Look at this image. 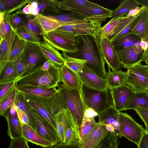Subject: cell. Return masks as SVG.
Instances as JSON below:
<instances>
[{"mask_svg": "<svg viewBox=\"0 0 148 148\" xmlns=\"http://www.w3.org/2000/svg\"><path fill=\"white\" fill-rule=\"evenodd\" d=\"M8 109L3 115L5 118L8 123V135L11 139L23 137L22 125L17 113L12 114Z\"/></svg>", "mask_w": 148, "mask_h": 148, "instance_id": "603a6c76", "label": "cell"}, {"mask_svg": "<svg viewBox=\"0 0 148 148\" xmlns=\"http://www.w3.org/2000/svg\"><path fill=\"white\" fill-rule=\"evenodd\" d=\"M8 148H29L27 141L23 137L11 139Z\"/></svg>", "mask_w": 148, "mask_h": 148, "instance_id": "f5cc1de1", "label": "cell"}, {"mask_svg": "<svg viewBox=\"0 0 148 148\" xmlns=\"http://www.w3.org/2000/svg\"><path fill=\"white\" fill-rule=\"evenodd\" d=\"M61 82L71 88L80 89L81 83L77 74L64 65L60 68Z\"/></svg>", "mask_w": 148, "mask_h": 148, "instance_id": "f1b7e54d", "label": "cell"}, {"mask_svg": "<svg viewBox=\"0 0 148 148\" xmlns=\"http://www.w3.org/2000/svg\"><path fill=\"white\" fill-rule=\"evenodd\" d=\"M69 12L89 21L101 22L105 21L108 18L112 17V10L97 4L93 7Z\"/></svg>", "mask_w": 148, "mask_h": 148, "instance_id": "7c38bea8", "label": "cell"}, {"mask_svg": "<svg viewBox=\"0 0 148 148\" xmlns=\"http://www.w3.org/2000/svg\"><path fill=\"white\" fill-rule=\"evenodd\" d=\"M27 42L26 41L21 38L16 33L9 61L14 62L16 60L23 52Z\"/></svg>", "mask_w": 148, "mask_h": 148, "instance_id": "74e56055", "label": "cell"}, {"mask_svg": "<svg viewBox=\"0 0 148 148\" xmlns=\"http://www.w3.org/2000/svg\"><path fill=\"white\" fill-rule=\"evenodd\" d=\"M120 130L123 136L138 146L144 134L147 131L126 113L120 112Z\"/></svg>", "mask_w": 148, "mask_h": 148, "instance_id": "52a82bcc", "label": "cell"}, {"mask_svg": "<svg viewBox=\"0 0 148 148\" xmlns=\"http://www.w3.org/2000/svg\"><path fill=\"white\" fill-rule=\"evenodd\" d=\"M0 12L5 13L3 0H0Z\"/></svg>", "mask_w": 148, "mask_h": 148, "instance_id": "6125c7cd", "label": "cell"}, {"mask_svg": "<svg viewBox=\"0 0 148 148\" xmlns=\"http://www.w3.org/2000/svg\"><path fill=\"white\" fill-rule=\"evenodd\" d=\"M97 38L102 56L108 66L112 71L123 68L120 61L117 51L108 37L103 36L99 33Z\"/></svg>", "mask_w": 148, "mask_h": 148, "instance_id": "ba28073f", "label": "cell"}, {"mask_svg": "<svg viewBox=\"0 0 148 148\" xmlns=\"http://www.w3.org/2000/svg\"><path fill=\"white\" fill-rule=\"evenodd\" d=\"M23 53L28 65L27 72L47 60L42 52L40 44L27 42Z\"/></svg>", "mask_w": 148, "mask_h": 148, "instance_id": "4fadbf2b", "label": "cell"}, {"mask_svg": "<svg viewBox=\"0 0 148 148\" xmlns=\"http://www.w3.org/2000/svg\"><path fill=\"white\" fill-rule=\"evenodd\" d=\"M130 32L146 41L148 36V7H145L140 20Z\"/></svg>", "mask_w": 148, "mask_h": 148, "instance_id": "4dcf8cb0", "label": "cell"}, {"mask_svg": "<svg viewBox=\"0 0 148 148\" xmlns=\"http://www.w3.org/2000/svg\"><path fill=\"white\" fill-rule=\"evenodd\" d=\"M41 50L47 60L61 67L64 64V59L58 49L44 41L40 44Z\"/></svg>", "mask_w": 148, "mask_h": 148, "instance_id": "7402d4cb", "label": "cell"}, {"mask_svg": "<svg viewBox=\"0 0 148 148\" xmlns=\"http://www.w3.org/2000/svg\"><path fill=\"white\" fill-rule=\"evenodd\" d=\"M16 32L13 30L4 38L0 41V67L9 61L13 43Z\"/></svg>", "mask_w": 148, "mask_h": 148, "instance_id": "83f0119b", "label": "cell"}, {"mask_svg": "<svg viewBox=\"0 0 148 148\" xmlns=\"http://www.w3.org/2000/svg\"><path fill=\"white\" fill-rule=\"evenodd\" d=\"M16 31L17 35L21 38L27 42L38 44L41 43L24 25Z\"/></svg>", "mask_w": 148, "mask_h": 148, "instance_id": "7dc6e473", "label": "cell"}, {"mask_svg": "<svg viewBox=\"0 0 148 148\" xmlns=\"http://www.w3.org/2000/svg\"><path fill=\"white\" fill-rule=\"evenodd\" d=\"M17 90L16 88L11 94L3 101L0 103V115L3 116L14 103Z\"/></svg>", "mask_w": 148, "mask_h": 148, "instance_id": "c3c4849f", "label": "cell"}, {"mask_svg": "<svg viewBox=\"0 0 148 148\" xmlns=\"http://www.w3.org/2000/svg\"><path fill=\"white\" fill-rule=\"evenodd\" d=\"M44 41L62 52L73 53L77 52V36L67 32L55 30L44 34Z\"/></svg>", "mask_w": 148, "mask_h": 148, "instance_id": "5b68a950", "label": "cell"}, {"mask_svg": "<svg viewBox=\"0 0 148 148\" xmlns=\"http://www.w3.org/2000/svg\"><path fill=\"white\" fill-rule=\"evenodd\" d=\"M127 69V84L136 92L148 91V66L138 62Z\"/></svg>", "mask_w": 148, "mask_h": 148, "instance_id": "8992f818", "label": "cell"}, {"mask_svg": "<svg viewBox=\"0 0 148 148\" xmlns=\"http://www.w3.org/2000/svg\"><path fill=\"white\" fill-rule=\"evenodd\" d=\"M23 137L28 142L43 147L45 148L53 145L32 127L27 124L22 125Z\"/></svg>", "mask_w": 148, "mask_h": 148, "instance_id": "cb8c5ba5", "label": "cell"}, {"mask_svg": "<svg viewBox=\"0 0 148 148\" xmlns=\"http://www.w3.org/2000/svg\"><path fill=\"white\" fill-rule=\"evenodd\" d=\"M24 26L34 36L37 40L40 43L42 42L40 36H42L44 32L40 26L36 19L35 16L30 17L29 15H27L24 16Z\"/></svg>", "mask_w": 148, "mask_h": 148, "instance_id": "8d00e7d4", "label": "cell"}, {"mask_svg": "<svg viewBox=\"0 0 148 148\" xmlns=\"http://www.w3.org/2000/svg\"><path fill=\"white\" fill-rule=\"evenodd\" d=\"M77 52L68 53L69 56L86 60L85 66L101 78L106 79L107 73L105 68V61L101 54L97 38L89 35L77 36Z\"/></svg>", "mask_w": 148, "mask_h": 148, "instance_id": "6da1fadb", "label": "cell"}, {"mask_svg": "<svg viewBox=\"0 0 148 148\" xmlns=\"http://www.w3.org/2000/svg\"><path fill=\"white\" fill-rule=\"evenodd\" d=\"M10 16L5 14L3 19L0 23V41L8 36L13 30L10 21Z\"/></svg>", "mask_w": 148, "mask_h": 148, "instance_id": "f6af8a7d", "label": "cell"}, {"mask_svg": "<svg viewBox=\"0 0 148 148\" xmlns=\"http://www.w3.org/2000/svg\"><path fill=\"white\" fill-rule=\"evenodd\" d=\"M110 91L112 96L114 107L119 112L123 110L128 100L136 92L127 84L112 89Z\"/></svg>", "mask_w": 148, "mask_h": 148, "instance_id": "e0dca14e", "label": "cell"}, {"mask_svg": "<svg viewBox=\"0 0 148 148\" xmlns=\"http://www.w3.org/2000/svg\"><path fill=\"white\" fill-rule=\"evenodd\" d=\"M118 138L114 132H109L108 134L95 148H117L119 145ZM46 148H83L78 141L69 144L60 143Z\"/></svg>", "mask_w": 148, "mask_h": 148, "instance_id": "d6986e66", "label": "cell"}, {"mask_svg": "<svg viewBox=\"0 0 148 148\" xmlns=\"http://www.w3.org/2000/svg\"><path fill=\"white\" fill-rule=\"evenodd\" d=\"M38 3L37 1L31 0L22 10L20 13L26 15H32L34 16L39 14L38 10Z\"/></svg>", "mask_w": 148, "mask_h": 148, "instance_id": "f907efd6", "label": "cell"}, {"mask_svg": "<svg viewBox=\"0 0 148 148\" xmlns=\"http://www.w3.org/2000/svg\"><path fill=\"white\" fill-rule=\"evenodd\" d=\"M121 18H113L108 23L101 27L99 34L102 36L108 38L110 36H112Z\"/></svg>", "mask_w": 148, "mask_h": 148, "instance_id": "7bdbcfd3", "label": "cell"}, {"mask_svg": "<svg viewBox=\"0 0 148 148\" xmlns=\"http://www.w3.org/2000/svg\"><path fill=\"white\" fill-rule=\"evenodd\" d=\"M136 15H129L127 14L126 16L121 18L115 29L114 34L111 36H114L118 34L133 19Z\"/></svg>", "mask_w": 148, "mask_h": 148, "instance_id": "816d5d0a", "label": "cell"}, {"mask_svg": "<svg viewBox=\"0 0 148 148\" xmlns=\"http://www.w3.org/2000/svg\"><path fill=\"white\" fill-rule=\"evenodd\" d=\"M145 7L142 6L139 12L135 16L133 19L116 35L111 36L109 38L110 41L112 42L122 37L123 36L130 32L131 30L135 27L142 14L143 10Z\"/></svg>", "mask_w": 148, "mask_h": 148, "instance_id": "60d3db41", "label": "cell"}, {"mask_svg": "<svg viewBox=\"0 0 148 148\" xmlns=\"http://www.w3.org/2000/svg\"><path fill=\"white\" fill-rule=\"evenodd\" d=\"M139 5L134 0H124L121 1L119 5L114 10H112V17L122 18L132 10L137 7Z\"/></svg>", "mask_w": 148, "mask_h": 148, "instance_id": "d590c367", "label": "cell"}, {"mask_svg": "<svg viewBox=\"0 0 148 148\" xmlns=\"http://www.w3.org/2000/svg\"><path fill=\"white\" fill-rule=\"evenodd\" d=\"M51 63V66L47 71L41 70L42 65L39 66L17 79L15 82L16 88L35 86L49 89L59 86L61 82L60 67Z\"/></svg>", "mask_w": 148, "mask_h": 148, "instance_id": "7a4b0ae2", "label": "cell"}, {"mask_svg": "<svg viewBox=\"0 0 148 148\" xmlns=\"http://www.w3.org/2000/svg\"><path fill=\"white\" fill-rule=\"evenodd\" d=\"M31 113L35 122L36 131L53 145L61 143L57 131L38 112L30 107Z\"/></svg>", "mask_w": 148, "mask_h": 148, "instance_id": "30bf717a", "label": "cell"}, {"mask_svg": "<svg viewBox=\"0 0 148 148\" xmlns=\"http://www.w3.org/2000/svg\"><path fill=\"white\" fill-rule=\"evenodd\" d=\"M15 109L18 117L22 125L25 124L30 126V122L29 118L25 113L16 106L15 105Z\"/></svg>", "mask_w": 148, "mask_h": 148, "instance_id": "11a10c76", "label": "cell"}, {"mask_svg": "<svg viewBox=\"0 0 148 148\" xmlns=\"http://www.w3.org/2000/svg\"><path fill=\"white\" fill-rule=\"evenodd\" d=\"M77 75L81 83L89 87L102 91L109 90L106 79L101 78L85 66Z\"/></svg>", "mask_w": 148, "mask_h": 148, "instance_id": "9a60e30c", "label": "cell"}, {"mask_svg": "<svg viewBox=\"0 0 148 148\" xmlns=\"http://www.w3.org/2000/svg\"><path fill=\"white\" fill-rule=\"evenodd\" d=\"M85 106L99 114L111 107H114L112 93L108 90H100L81 83L80 89Z\"/></svg>", "mask_w": 148, "mask_h": 148, "instance_id": "3957f363", "label": "cell"}, {"mask_svg": "<svg viewBox=\"0 0 148 148\" xmlns=\"http://www.w3.org/2000/svg\"><path fill=\"white\" fill-rule=\"evenodd\" d=\"M101 22L92 21L85 23L62 26L56 30L67 32L76 36L89 35L97 38L101 27Z\"/></svg>", "mask_w": 148, "mask_h": 148, "instance_id": "9c48e42d", "label": "cell"}, {"mask_svg": "<svg viewBox=\"0 0 148 148\" xmlns=\"http://www.w3.org/2000/svg\"><path fill=\"white\" fill-rule=\"evenodd\" d=\"M35 17L40 26L44 34L63 26L56 20L42 14H39Z\"/></svg>", "mask_w": 148, "mask_h": 148, "instance_id": "d6a6232c", "label": "cell"}, {"mask_svg": "<svg viewBox=\"0 0 148 148\" xmlns=\"http://www.w3.org/2000/svg\"><path fill=\"white\" fill-rule=\"evenodd\" d=\"M51 66V63L49 61L47 60L42 65L40 69L44 71H46L49 70Z\"/></svg>", "mask_w": 148, "mask_h": 148, "instance_id": "91938a15", "label": "cell"}, {"mask_svg": "<svg viewBox=\"0 0 148 148\" xmlns=\"http://www.w3.org/2000/svg\"><path fill=\"white\" fill-rule=\"evenodd\" d=\"M98 114L93 109L86 106L84 112V117L89 118L95 117L98 116Z\"/></svg>", "mask_w": 148, "mask_h": 148, "instance_id": "6f0895ef", "label": "cell"}, {"mask_svg": "<svg viewBox=\"0 0 148 148\" xmlns=\"http://www.w3.org/2000/svg\"><path fill=\"white\" fill-rule=\"evenodd\" d=\"M142 40L138 36L130 32L119 39L112 42L116 51L139 45Z\"/></svg>", "mask_w": 148, "mask_h": 148, "instance_id": "f546056e", "label": "cell"}, {"mask_svg": "<svg viewBox=\"0 0 148 148\" xmlns=\"http://www.w3.org/2000/svg\"><path fill=\"white\" fill-rule=\"evenodd\" d=\"M134 110L144 123L146 130L148 132V108H137Z\"/></svg>", "mask_w": 148, "mask_h": 148, "instance_id": "db71d44e", "label": "cell"}, {"mask_svg": "<svg viewBox=\"0 0 148 148\" xmlns=\"http://www.w3.org/2000/svg\"><path fill=\"white\" fill-rule=\"evenodd\" d=\"M138 147V148H148V132L144 134Z\"/></svg>", "mask_w": 148, "mask_h": 148, "instance_id": "9f6ffc18", "label": "cell"}, {"mask_svg": "<svg viewBox=\"0 0 148 148\" xmlns=\"http://www.w3.org/2000/svg\"><path fill=\"white\" fill-rule=\"evenodd\" d=\"M56 20L63 26L86 23L89 21L73 14L69 12L62 11L58 13L50 12L44 15Z\"/></svg>", "mask_w": 148, "mask_h": 148, "instance_id": "484cf974", "label": "cell"}, {"mask_svg": "<svg viewBox=\"0 0 148 148\" xmlns=\"http://www.w3.org/2000/svg\"><path fill=\"white\" fill-rule=\"evenodd\" d=\"M21 92L30 106L38 112L57 131L54 116L47 110L38 97Z\"/></svg>", "mask_w": 148, "mask_h": 148, "instance_id": "ac0fdd59", "label": "cell"}, {"mask_svg": "<svg viewBox=\"0 0 148 148\" xmlns=\"http://www.w3.org/2000/svg\"><path fill=\"white\" fill-rule=\"evenodd\" d=\"M14 103L16 106L25 113L29 118L30 126L36 131V127L35 121L30 111V107L26 101L22 93L18 90Z\"/></svg>", "mask_w": 148, "mask_h": 148, "instance_id": "e575fe53", "label": "cell"}, {"mask_svg": "<svg viewBox=\"0 0 148 148\" xmlns=\"http://www.w3.org/2000/svg\"><path fill=\"white\" fill-rule=\"evenodd\" d=\"M109 132L106 125L98 122L91 132L82 142L81 144L83 148H95Z\"/></svg>", "mask_w": 148, "mask_h": 148, "instance_id": "2e32d148", "label": "cell"}, {"mask_svg": "<svg viewBox=\"0 0 148 148\" xmlns=\"http://www.w3.org/2000/svg\"><path fill=\"white\" fill-rule=\"evenodd\" d=\"M62 52L64 59V65L77 74L84 68L87 63L86 60L70 57L66 53Z\"/></svg>", "mask_w": 148, "mask_h": 148, "instance_id": "f35d334b", "label": "cell"}, {"mask_svg": "<svg viewBox=\"0 0 148 148\" xmlns=\"http://www.w3.org/2000/svg\"><path fill=\"white\" fill-rule=\"evenodd\" d=\"M16 89L20 91L34 95L44 97H52L58 91L56 88L46 89L35 86H27Z\"/></svg>", "mask_w": 148, "mask_h": 148, "instance_id": "836d02e7", "label": "cell"}, {"mask_svg": "<svg viewBox=\"0 0 148 148\" xmlns=\"http://www.w3.org/2000/svg\"><path fill=\"white\" fill-rule=\"evenodd\" d=\"M146 41L147 42V48L144 51L139 62H143L146 63L147 65H148V36Z\"/></svg>", "mask_w": 148, "mask_h": 148, "instance_id": "680465c9", "label": "cell"}, {"mask_svg": "<svg viewBox=\"0 0 148 148\" xmlns=\"http://www.w3.org/2000/svg\"><path fill=\"white\" fill-rule=\"evenodd\" d=\"M97 123L94 117H83L79 129L81 144L93 130Z\"/></svg>", "mask_w": 148, "mask_h": 148, "instance_id": "ab89813d", "label": "cell"}, {"mask_svg": "<svg viewBox=\"0 0 148 148\" xmlns=\"http://www.w3.org/2000/svg\"><path fill=\"white\" fill-rule=\"evenodd\" d=\"M54 118L60 140L64 143L67 125L74 118L68 108L56 114Z\"/></svg>", "mask_w": 148, "mask_h": 148, "instance_id": "44dd1931", "label": "cell"}, {"mask_svg": "<svg viewBox=\"0 0 148 148\" xmlns=\"http://www.w3.org/2000/svg\"><path fill=\"white\" fill-rule=\"evenodd\" d=\"M140 108H148V91L135 92L128 100L123 110Z\"/></svg>", "mask_w": 148, "mask_h": 148, "instance_id": "4316f807", "label": "cell"}, {"mask_svg": "<svg viewBox=\"0 0 148 148\" xmlns=\"http://www.w3.org/2000/svg\"><path fill=\"white\" fill-rule=\"evenodd\" d=\"M5 13L0 12V23H1L4 19Z\"/></svg>", "mask_w": 148, "mask_h": 148, "instance_id": "be15d7a7", "label": "cell"}, {"mask_svg": "<svg viewBox=\"0 0 148 148\" xmlns=\"http://www.w3.org/2000/svg\"><path fill=\"white\" fill-rule=\"evenodd\" d=\"M58 87L60 90L67 108L71 111L79 130L86 107L80 90L78 88H70L63 83L59 85Z\"/></svg>", "mask_w": 148, "mask_h": 148, "instance_id": "277c9868", "label": "cell"}, {"mask_svg": "<svg viewBox=\"0 0 148 148\" xmlns=\"http://www.w3.org/2000/svg\"><path fill=\"white\" fill-rule=\"evenodd\" d=\"M139 5H140L143 6L148 7V0H134Z\"/></svg>", "mask_w": 148, "mask_h": 148, "instance_id": "94428289", "label": "cell"}, {"mask_svg": "<svg viewBox=\"0 0 148 148\" xmlns=\"http://www.w3.org/2000/svg\"><path fill=\"white\" fill-rule=\"evenodd\" d=\"M14 62L16 65L18 78L27 72L28 67V63L25 58L23 52Z\"/></svg>", "mask_w": 148, "mask_h": 148, "instance_id": "bcb514c9", "label": "cell"}, {"mask_svg": "<svg viewBox=\"0 0 148 148\" xmlns=\"http://www.w3.org/2000/svg\"><path fill=\"white\" fill-rule=\"evenodd\" d=\"M61 10L68 12L80 10L97 4L85 0H51Z\"/></svg>", "mask_w": 148, "mask_h": 148, "instance_id": "ffe728a7", "label": "cell"}, {"mask_svg": "<svg viewBox=\"0 0 148 148\" xmlns=\"http://www.w3.org/2000/svg\"><path fill=\"white\" fill-rule=\"evenodd\" d=\"M119 112L114 107H111L98 114V123L106 125L109 132H114L117 137L121 138L123 136L120 130Z\"/></svg>", "mask_w": 148, "mask_h": 148, "instance_id": "8fae6325", "label": "cell"}, {"mask_svg": "<svg viewBox=\"0 0 148 148\" xmlns=\"http://www.w3.org/2000/svg\"><path fill=\"white\" fill-rule=\"evenodd\" d=\"M108 66V72L106 80L109 90L127 84L128 74L127 71L123 72L119 70L111 71L110 67Z\"/></svg>", "mask_w": 148, "mask_h": 148, "instance_id": "d4e9b609", "label": "cell"}, {"mask_svg": "<svg viewBox=\"0 0 148 148\" xmlns=\"http://www.w3.org/2000/svg\"><path fill=\"white\" fill-rule=\"evenodd\" d=\"M116 51L123 68L127 69L139 62L144 50L140 45H134Z\"/></svg>", "mask_w": 148, "mask_h": 148, "instance_id": "5bb4252c", "label": "cell"}, {"mask_svg": "<svg viewBox=\"0 0 148 148\" xmlns=\"http://www.w3.org/2000/svg\"><path fill=\"white\" fill-rule=\"evenodd\" d=\"M18 75L15 63L9 61L0 68V82L15 80Z\"/></svg>", "mask_w": 148, "mask_h": 148, "instance_id": "1f68e13d", "label": "cell"}, {"mask_svg": "<svg viewBox=\"0 0 148 148\" xmlns=\"http://www.w3.org/2000/svg\"><path fill=\"white\" fill-rule=\"evenodd\" d=\"M147 66H148V65H147Z\"/></svg>", "mask_w": 148, "mask_h": 148, "instance_id": "e7e4bbea", "label": "cell"}, {"mask_svg": "<svg viewBox=\"0 0 148 148\" xmlns=\"http://www.w3.org/2000/svg\"><path fill=\"white\" fill-rule=\"evenodd\" d=\"M9 20L12 28L15 31L24 25V18L17 12L10 15Z\"/></svg>", "mask_w": 148, "mask_h": 148, "instance_id": "681fc988", "label": "cell"}, {"mask_svg": "<svg viewBox=\"0 0 148 148\" xmlns=\"http://www.w3.org/2000/svg\"><path fill=\"white\" fill-rule=\"evenodd\" d=\"M5 14L10 15L12 12L20 9L29 3L31 0H3Z\"/></svg>", "mask_w": 148, "mask_h": 148, "instance_id": "b9f144b4", "label": "cell"}, {"mask_svg": "<svg viewBox=\"0 0 148 148\" xmlns=\"http://www.w3.org/2000/svg\"><path fill=\"white\" fill-rule=\"evenodd\" d=\"M15 80L0 82V103L8 97L15 88Z\"/></svg>", "mask_w": 148, "mask_h": 148, "instance_id": "ee69618b", "label": "cell"}]
</instances>
